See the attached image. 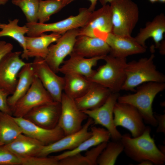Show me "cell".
I'll list each match as a JSON object with an SVG mask.
<instances>
[{"mask_svg":"<svg viewBox=\"0 0 165 165\" xmlns=\"http://www.w3.org/2000/svg\"><path fill=\"white\" fill-rule=\"evenodd\" d=\"M69 55V58L64 61L60 66L59 72L64 75L78 74L87 79L90 78L94 72L93 67L96 65L99 60H103L105 56L88 58L72 53Z\"/></svg>","mask_w":165,"mask_h":165,"instance_id":"ffe728a7","label":"cell"},{"mask_svg":"<svg viewBox=\"0 0 165 165\" xmlns=\"http://www.w3.org/2000/svg\"><path fill=\"white\" fill-rule=\"evenodd\" d=\"M123 146L120 140L107 142L97 161V165H113L119 156L123 151Z\"/></svg>","mask_w":165,"mask_h":165,"instance_id":"f546056e","label":"cell"},{"mask_svg":"<svg viewBox=\"0 0 165 165\" xmlns=\"http://www.w3.org/2000/svg\"><path fill=\"white\" fill-rule=\"evenodd\" d=\"M19 20L16 18L13 20H9L7 24L0 23V38L8 36L17 41L22 47L23 51L21 57L23 59H28L26 48L25 36L24 35L28 31L26 25L23 26L18 25Z\"/></svg>","mask_w":165,"mask_h":165,"instance_id":"83f0119b","label":"cell"},{"mask_svg":"<svg viewBox=\"0 0 165 165\" xmlns=\"http://www.w3.org/2000/svg\"><path fill=\"white\" fill-rule=\"evenodd\" d=\"M54 101L39 79L35 75L27 92L16 102L13 109L16 117H24L34 108Z\"/></svg>","mask_w":165,"mask_h":165,"instance_id":"52a82bcc","label":"cell"},{"mask_svg":"<svg viewBox=\"0 0 165 165\" xmlns=\"http://www.w3.org/2000/svg\"><path fill=\"white\" fill-rule=\"evenodd\" d=\"M92 135L75 148L67 150L58 155L52 156L58 161L69 156L86 151L92 147L104 142H108L111 138L109 132L103 128L93 126L91 128Z\"/></svg>","mask_w":165,"mask_h":165,"instance_id":"d4e9b609","label":"cell"},{"mask_svg":"<svg viewBox=\"0 0 165 165\" xmlns=\"http://www.w3.org/2000/svg\"><path fill=\"white\" fill-rule=\"evenodd\" d=\"M32 63L35 75L39 79L53 101L60 102L63 92L64 77L57 75L43 59L35 58Z\"/></svg>","mask_w":165,"mask_h":165,"instance_id":"9c48e42d","label":"cell"},{"mask_svg":"<svg viewBox=\"0 0 165 165\" xmlns=\"http://www.w3.org/2000/svg\"><path fill=\"white\" fill-rule=\"evenodd\" d=\"M100 2L102 5H105L109 3L113 0H100Z\"/></svg>","mask_w":165,"mask_h":165,"instance_id":"ee69618b","label":"cell"},{"mask_svg":"<svg viewBox=\"0 0 165 165\" xmlns=\"http://www.w3.org/2000/svg\"><path fill=\"white\" fill-rule=\"evenodd\" d=\"M165 146L162 145H160L158 148L159 150L161 152L165 154Z\"/></svg>","mask_w":165,"mask_h":165,"instance_id":"f6af8a7d","label":"cell"},{"mask_svg":"<svg viewBox=\"0 0 165 165\" xmlns=\"http://www.w3.org/2000/svg\"><path fill=\"white\" fill-rule=\"evenodd\" d=\"M160 50V53L163 55L165 54V41H162L160 42V45L158 48Z\"/></svg>","mask_w":165,"mask_h":165,"instance_id":"60d3db41","label":"cell"},{"mask_svg":"<svg viewBox=\"0 0 165 165\" xmlns=\"http://www.w3.org/2000/svg\"><path fill=\"white\" fill-rule=\"evenodd\" d=\"M8 0H0V5H4L8 1Z\"/></svg>","mask_w":165,"mask_h":165,"instance_id":"bcb514c9","label":"cell"},{"mask_svg":"<svg viewBox=\"0 0 165 165\" xmlns=\"http://www.w3.org/2000/svg\"><path fill=\"white\" fill-rule=\"evenodd\" d=\"M119 93H112L105 103L97 108L82 111L92 119L94 125H99L110 133L113 140L119 141L122 135L114 122L113 109L119 97Z\"/></svg>","mask_w":165,"mask_h":165,"instance_id":"8fae6325","label":"cell"},{"mask_svg":"<svg viewBox=\"0 0 165 165\" xmlns=\"http://www.w3.org/2000/svg\"><path fill=\"white\" fill-rule=\"evenodd\" d=\"M64 78V93L74 99L84 95L94 83L85 76L78 74H65Z\"/></svg>","mask_w":165,"mask_h":165,"instance_id":"4316f807","label":"cell"},{"mask_svg":"<svg viewBox=\"0 0 165 165\" xmlns=\"http://www.w3.org/2000/svg\"><path fill=\"white\" fill-rule=\"evenodd\" d=\"M79 28L69 30L61 35L54 44L49 47L48 54L44 60L55 73L59 69L68 55L72 53L77 37L79 35Z\"/></svg>","mask_w":165,"mask_h":165,"instance_id":"7c38bea8","label":"cell"},{"mask_svg":"<svg viewBox=\"0 0 165 165\" xmlns=\"http://www.w3.org/2000/svg\"><path fill=\"white\" fill-rule=\"evenodd\" d=\"M139 165H152L153 163L150 161L148 160H145L143 161L138 164Z\"/></svg>","mask_w":165,"mask_h":165,"instance_id":"b9f144b4","label":"cell"},{"mask_svg":"<svg viewBox=\"0 0 165 165\" xmlns=\"http://www.w3.org/2000/svg\"><path fill=\"white\" fill-rule=\"evenodd\" d=\"M44 145L40 142L22 133L4 146L17 156L23 158L36 156Z\"/></svg>","mask_w":165,"mask_h":165,"instance_id":"cb8c5ba5","label":"cell"},{"mask_svg":"<svg viewBox=\"0 0 165 165\" xmlns=\"http://www.w3.org/2000/svg\"><path fill=\"white\" fill-rule=\"evenodd\" d=\"M151 2L152 3H154L158 1V0H148Z\"/></svg>","mask_w":165,"mask_h":165,"instance_id":"7dc6e473","label":"cell"},{"mask_svg":"<svg viewBox=\"0 0 165 165\" xmlns=\"http://www.w3.org/2000/svg\"><path fill=\"white\" fill-rule=\"evenodd\" d=\"M159 2L164 3L165 2V0H158Z\"/></svg>","mask_w":165,"mask_h":165,"instance_id":"c3c4849f","label":"cell"},{"mask_svg":"<svg viewBox=\"0 0 165 165\" xmlns=\"http://www.w3.org/2000/svg\"><path fill=\"white\" fill-rule=\"evenodd\" d=\"M103 60L105 64L95 70L88 79L108 88L112 93H119L126 78V58L115 57L108 54Z\"/></svg>","mask_w":165,"mask_h":165,"instance_id":"277c9868","label":"cell"},{"mask_svg":"<svg viewBox=\"0 0 165 165\" xmlns=\"http://www.w3.org/2000/svg\"><path fill=\"white\" fill-rule=\"evenodd\" d=\"M91 2V4L89 8V10L91 12L94 11L95 9L96 5L98 0H89Z\"/></svg>","mask_w":165,"mask_h":165,"instance_id":"ab89813d","label":"cell"},{"mask_svg":"<svg viewBox=\"0 0 165 165\" xmlns=\"http://www.w3.org/2000/svg\"><path fill=\"white\" fill-rule=\"evenodd\" d=\"M61 112L60 102L53 101L34 108L23 117L41 127L52 129L57 125Z\"/></svg>","mask_w":165,"mask_h":165,"instance_id":"2e32d148","label":"cell"},{"mask_svg":"<svg viewBox=\"0 0 165 165\" xmlns=\"http://www.w3.org/2000/svg\"><path fill=\"white\" fill-rule=\"evenodd\" d=\"M61 112L58 124L65 135L79 131L82 123L88 116L77 106L75 99L63 92L61 101Z\"/></svg>","mask_w":165,"mask_h":165,"instance_id":"ba28073f","label":"cell"},{"mask_svg":"<svg viewBox=\"0 0 165 165\" xmlns=\"http://www.w3.org/2000/svg\"><path fill=\"white\" fill-rule=\"evenodd\" d=\"M91 13L88 8H81L79 9V14L77 15L71 16L56 22L48 24L27 23L25 25L28 28L27 36L36 37L49 31L62 35L69 30L84 26Z\"/></svg>","mask_w":165,"mask_h":165,"instance_id":"8992f818","label":"cell"},{"mask_svg":"<svg viewBox=\"0 0 165 165\" xmlns=\"http://www.w3.org/2000/svg\"><path fill=\"white\" fill-rule=\"evenodd\" d=\"M165 32V16L161 13L156 16L152 21L146 23L145 27L140 29L134 38L139 44L146 48L145 42L148 39L152 38L156 48H158Z\"/></svg>","mask_w":165,"mask_h":165,"instance_id":"44dd1931","label":"cell"},{"mask_svg":"<svg viewBox=\"0 0 165 165\" xmlns=\"http://www.w3.org/2000/svg\"><path fill=\"white\" fill-rule=\"evenodd\" d=\"M112 28L111 7L107 4L92 12L85 25L79 28V35L102 38L112 32Z\"/></svg>","mask_w":165,"mask_h":165,"instance_id":"4fadbf2b","label":"cell"},{"mask_svg":"<svg viewBox=\"0 0 165 165\" xmlns=\"http://www.w3.org/2000/svg\"><path fill=\"white\" fill-rule=\"evenodd\" d=\"M65 6L61 0H40L38 13L39 23H45L50 19L51 15Z\"/></svg>","mask_w":165,"mask_h":165,"instance_id":"4dcf8cb0","label":"cell"},{"mask_svg":"<svg viewBox=\"0 0 165 165\" xmlns=\"http://www.w3.org/2000/svg\"><path fill=\"white\" fill-rule=\"evenodd\" d=\"M151 128L147 126L140 135L132 138L129 134L122 135L120 141L126 155L134 161L140 163L148 160L156 165H163L165 163V154L157 147L154 139L150 135Z\"/></svg>","mask_w":165,"mask_h":165,"instance_id":"6da1fadb","label":"cell"},{"mask_svg":"<svg viewBox=\"0 0 165 165\" xmlns=\"http://www.w3.org/2000/svg\"><path fill=\"white\" fill-rule=\"evenodd\" d=\"M110 52V47L104 39L99 37L79 35L71 53L90 58L105 56Z\"/></svg>","mask_w":165,"mask_h":165,"instance_id":"d6986e66","label":"cell"},{"mask_svg":"<svg viewBox=\"0 0 165 165\" xmlns=\"http://www.w3.org/2000/svg\"><path fill=\"white\" fill-rule=\"evenodd\" d=\"M112 93L108 88L94 82L86 92L75 101L81 111L93 109L103 105Z\"/></svg>","mask_w":165,"mask_h":165,"instance_id":"7402d4cb","label":"cell"},{"mask_svg":"<svg viewBox=\"0 0 165 165\" xmlns=\"http://www.w3.org/2000/svg\"><path fill=\"white\" fill-rule=\"evenodd\" d=\"M22 52L11 51L0 61V88L7 91L10 95L16 89L19 72L26 64L20 57Z\"/></svg>","mask_w":165,"mask_h":165,"instance_id":"5bb4252c","label":"cell"},{"mask_svg":"<svg viewBox=\"0 0 165 165\" xmlns=\"http://www.w3.org/2000/svg\"><path fill=\"white\" fill-rule=\"evenodd\" d=\"M155 55L142 58L127 63L125 68L126 78L121 90L135 92V88L148 82H165L164 75L158 71L154 63Z\"/></svg>","mask_w":165,"mask_h":165,"instance_id":"3957f363","label":"cell"},{"mask_svg":"<svg viewBox=\"0 0 165 165\" xmlns=\"http://www.w3.org/2000/svg\"><path fill=\"white\" fill-rule=\"evenodd\" d=\"M13 46L4 41H0V61L6 54L12 51Z\"/></svg>","mask_w":165,"mask_h":165,"instance_id":"f35d334b","label":"cell"},{"mask_svg":"<svg viewBox=\"0 0 165 165\" xmlns=\"http://www.w3.org/2000/svg\"><path fill=\"white\" fill-rule=\"evenodd\" d=\"M102 39L110 47L109 54L114 57L126 58L129 56L145 53L146 50V48L139 44L131 36H123L110 32Z\"/></svg>","mask_w":165,"mask_h":165,"instance_id":"e0dca14e","label":"cell"},{"mask_svg":"<svg viewBox=\"0 0 165 165\" xmlns=\"http://www.w3.org/2000/svg\"><path fill=\"white\" fill-rule=\"evenodd\" d=\"M0 165H21V158L0 145Z\"/></svg>","mask_w":165,"mask_h":165,"instance_id":"d6a6232c","label":"cell"},{"mask_svg":"<svg viewBox=\"0 0 165 165\" xmlns=\"http://www.w3.org/2000/svg\"><path fill=\"white\" fill-rule=\"evenodd\" d=\"M63 4L66 6L75 0H61Z\"/></svg>","mask_w":165,"mask_h":165,"instance_id":"7bdbcfd3","label":"cell"},{"mask_svg":"<svg viewBox=\"0 0 165 165\" xmlns=\"http://www.w3.org/2000/svg\"><path fill=\"white\" fill-rule=\"evenodd\" d=\"M40 0H12L14 5L19 7L24 14L28 23L37 22L38 13Z\"/></svg>","mask_w":165,"mask_h":165,"instance_id":"1f68e13d","label":"cell"},{"mask_svg":"<svg viewBox=\"0 0 165 165\" xmlns=\"http://www.w3.org/2000/svg\"><path fill=\"white\" fill-rule=\"evenodd\" d=\"M19 125L12 115L0 111V145L9 144L22 134Z\"/></svg>","mask_w":165,"mask_h":165,"instance_id":"f1b7e54d","label":"cell"},{"mask_svg":"<svg viewBox=\"0 0 165 165\" xmlns=\"http://www.w3.org/2000/svg\"><path fill=\"white\" fill-rule=\"evenodd\" d=\"M108 142L102 143L86 151L85 156L90 162V165H97V159L105 147Z\"/></svg>","mask_w":165,"mask_h":165,"instance_id":"d590c367","label":"cell"},{"mask_svg":"<svg viewBox=\"0 0 165 165\" xmlns=\"http://www.w3.org/2000/svg\"><path fill=\"white\" fill-rule=\"evenodd\" d=\"M93 123L92 119L89 117L79 131L65 135L50 144L43 145L36 156L46 157L52 153L75 148L92 135L91 131H89V129Z\"/></svg>","mask_w":165,"mask_h":165,"instance_id":"9a60e30c","label":"cell"},{"mask_svg":"<svg viewBox=\"0 0 165 165\" xmlns=\"http://www.w3.org/2000/svg\"><path fill=\"white\" fill-rule=\"evenodd\" d=\"M35 76L32 62L26 63L19 73L17 83L14 91L7 98L8 104L12 111L16 102L30 88Z\"/></svg>","mask_w":165,"mask_h":165,"instance_id":"484cf974","label":"cell"},{"mask_svg":"<svg viewBox=\"0 0 165 165\" xmlns=\"http://www.w3.org/2000/svg\"><path fill=\"white\" fill-rule=\"evenodd\" d=\"M21 158V165H59V161L52 156H34Z\"/></svg>","mask_w":165,"mask_h":165,"instance_id":"836d02e7","label":"cell"},{"mask_svg":"<svg viewBox=\"0 0 165 165\" xmlns=\"http://www.w3.org/2000/svg\"><path fill=\"white\" fill-rule=\"evenodd\" d=\"M154 115L157 124L156 132L165 133V114H160L154 113Z\"/></svg>","mask_w":165,"mask_h":165,"instance_id":"74e56055","label":"cell"},{"mask_svg":"<svg viewBox=\"0 0 165 165\" xmlns=\"http://www.w3.org/2000/svg\"><path fill=\"white\" fill-rule=\"evenodd\" d=\"M59 165H90L85 155L76 153L59 161Z\"/></svg>","mask_w":165,"mask_h":165,"instance_id":"e575fe53","label":"cell"},{"mask_svg":"<svg viewBox=\"0 0 165 165\" xmlns=\"http://www.w3.org/2000/svg\"><path fill=\"white\" fill-rule=\"evenodd\" d=\"M112 32L123 36H130L139 16L137 4L132 0H113L110 2Z\"/></svg>","mask_w":165,"mask_h":165,"instance_id":"5b68a950","label":"cell"},{"mask_svg":"<svg viewBox=\"0 0 165 165\" xmlns=\"http://www.w3.org/2000/svg\"><path fill=\"white\" fill-rule=\"evenodd\" d=\"M61 35L52 32L49 35L43 34L36 37L25 36L27 56L29 58H40L43 59L47 56L49 47L56 42Z\"/></svg>","mask_w":165,"mask_h":165,"instance_id":"603a6c76","label":"cell"},{"mask_svg":"<svg viewBox=\"0 0 165 165\" xmlns=\"http://www.w3.org/2000/svg\"><path fill=\"white\" fill-rule=\"evenodd\" d=\"M113 115L115 126L128 130L133 137L141 135L146 127L138 111L130 105L117 101L114 107Z\"/></svg>","mask_w":165,"mask_h":165,"instance_id":"30bf717a","label":"cell"},{"mask_svg":"<svg viewBox=\"0 0 165 165\" xmlns=\"http://www.w3.org/2000/svg\"><path fill=\"white\" fill-rule=\"evenodd\" d=\"M9 95L7 91L0 88V111L12 115V111L7 102V98Z\"/></svg>","mask_w":165,"mask_h":165,"instance_id":"8d00e7d4","label":"cell"},{"mask_svg":"<svg viewBox=\"0 0 165 165\" xmlns=\"http://www.w3.org/2000/svg\"><path fill=\"white\" fill-rule=\"evenodd\" d=\"M13 118L21 127L23 134L40 142L44 145L53 143L65 136L63 130L58 125L53 129H47L23 117Z\"/></svg>","mask_w":165,"mask_h":165,"instance_id":"ac0fdd59","label":"cell"},{"mask_svg":"<svg viewBox=\"0 0 165 165\" xmlns=\"http://www.w3.org/2000/svg\"><path fill=\"white\" fill-rule=\"evenodd\" d=\"M165 89V82L145 83L139 86L134 94L120 95L117 102L133 106L138 111L145 123L156 127L157 124L153 112L152 103L156 95Z\"/></svg>","mask_w":165,"mask_h":165,"instance_id":"7a4b0ae2","label":"cell"}]
</instances>
